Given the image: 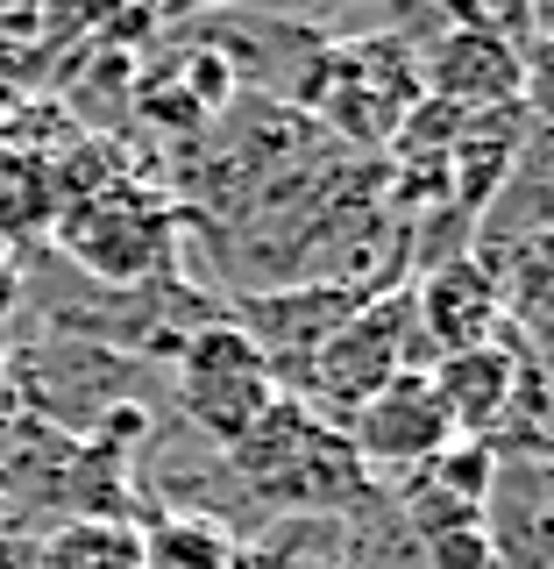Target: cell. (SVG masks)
<instances>
[{
  "label": "cell",
  "instance_id": "6da1fadb",
  "mask_svg": "<svg viewBox=\"0 0 554 569\" xmlns=\"http://www.w3.org/2000/svg\"><path fill=\"white\" fill-rule=\"evenodd\" d=\"M228 462H235V477L256 498L292 506V512H328V506L363 491V462L349 456L342 427L320 420L313 406H299L292 391L242 441H228Z\"/></svg>",
  "mask_w": 554,
  "mask_h": 569
},
{
  "label": "cell",
  "instance_id": "7a4b0ae2",
  "mask_svg": "<svg viewBox=\"0 0 554 569\" xmlns=\"http://www.w3.org/2000/svg\"><path fill=\"white\" fill-rule=\"evenodd\" d=\"M399 370H426V349H420V328H413V292L363 299V307H355L342 328L284 378V391H292L299 406H313L320 420L328 413L349 420L355 406H363L370 391H384Z\"/></svg>",
  "mask_w": 554,
  "mask_h": 569
},
{
  "label": "cell",
  "instance_id": "3957f363",
  "mask_svg": "<svg viewBox=\"0 0 554 569\" xmlns=\"http://www.w3.org/2000/svg\"><path fill=\"white\" fill-rule=\"evenodd\" d=\"M284 399L278 363L256 349V335L235 320H213L178 349V406L192 413V427H207L213 441H242L271 406Z\"/></svg>",
  "mask_w": 554,
  "mask_h": 569
},
{
  "label": "cell",
  "instance_id": "277c9868",
  "mask_svg": "<svg viewBox=\"0 0 554 569\" xmlns=\"http://www.w3.org/2000/svg\"><path fill=\"white\" fill-rule=\"evenodd\" d=\"M342 441H349V456L363 462V477H413L434 456L455 449V427L441 413L426 370H399L384 391H370L342 420Z\"/></svg>",
  "mask_w": 554,
  "mask_h": 569
},
{
  "label": "cell",
  "instance_id": "5b68a950",
  "mask_svg": "<svg viewBox=\"0 0 554 569\" xmlns=\"http://www.w3.org/2000/svg\"><path fill=\"white\" fill-rule=\"evenodd\" d=\"M413 328H420V349L434 356L491 342L505 328V284L484 271V257H449L426 284H413Z\"/></svg>",
  "mask_w": 554,
  "mask_h": 569
},
{
  "label": "cell",
  "instance_id": "8992f818",
  "mask_svg": "<svg viewBox=\"0 0 554 569\" xmlns=\"http://www.w3.org/2000/svg\"><path fill=\"white\" fill-rule=\"evenodd\" d=\"M426 86L441 93L449 114H491V107L526 100V50L491 29H449L426 64Z\"/></svg>",
  "mask_w": 554,
  "mask_h": 569
},
{
  "label": "cell",
  "instance_id": "52a82bcc",
  "mask_svg": "<svg viewBox=\"0 0 554 569\" xmlns=\"http://www.w3.org/2000/svg\"><path fill=\"white\" fill-rule=\"evenodd\" d=\"M64 242L85 271L107 278H142L164 249V221L142 192H93V200L64 207Z\"/></svg>",
  "mask_w": 554,
  "mask_h": 569
},
{
  "label": "cell",
  "instance_id": "ba28073f",
  "mask_svg": "<svg viewBox=\"0 0 554 569\" xmlns=\"http://www.w3.org/2000/svg\"><path fill=\"white\" fill-rule=\"evenodd\" d=\"M29 569H150L142 533L114 512H79L29 548Z\"/></svg>",
  "mask_w": 554,
  "mask_h": 569
},
{
  "label": "cell",
  "instance_id": "9c48e42d",
  "mask_svg": "<svg viewBox=\"0 0 554 569\" xmlns=\"http://www.w3.org/2000/svg\"><path fill=\"white\" fill-rule=\"evenodd\" d=\"M50 171V164H43ZM43 171H36V157H0V236H22L50 213V192H43Z\"/></svg>",
  "mask_w": 554,
  "mask_h": 569
},
{
  "label": "cell",
  "instance_id": "30bf717a",
  "mask_svg": "<svg viewBox=\"0 0 554 569\" xmlns=\"http://www.w3.org/2000/svg\"><path fill=\"white\" fill-rule=\"evenodd\" d=\"M462 8V29H491L505 43H533V0H455Z\"/></svg>",
  "mask_w": 554,
  "mask_h": 569
},
{
  "label": "cell",
  "instance_id": "8fae6325",
  "mask_svg": "<svg viewBox=\"0 0 554 569\" xmlns=\"http://www.w3.org/2000/svg\"><path fill=\"white\" fill-rule=\"evenodd\" d=\"M171 8H221V0H171Z\"/></svg>",
  "mask_w": 554,
  "mask_h": 569
},
{
  "label": "cell",
  "instance_id": "7c38bea8",
  "mask_svg": "<svg viewBox=\"0 0 554 569\" xmlns=\"http://www.w3.org/2000/svg\"><path fill=\"white\" fill-rule=\"evenodd\" d=\"M14 8H29V0H0V14H14Z\"/></svg>",
  "mask_w": 554,
  "mask_h": 569
},
{
  "label": "cell",
  "instance_id": "4fadbf2b",
  "mask_svg": "<svg viewBox=\"0 0 554 569\" xmlns=\"http://www.w3.org/2000/svg\"><path fill=\"white\" fill-rule=\"evenodd\" d=\"M0 263H8V236H0Z\"/></svg>",
  "mask_w": 554,
  "mask_h": 569
}]
</instances>
